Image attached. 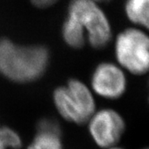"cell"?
I'll use <instances>...</instances> for the list:
<instances>
[{"instance_id":"6da1fadb","label":"cell","mask_w":149,"mask_h":149,"mask_svg":"<svg viewBox=\"0 0 149 149\" xmlns=\"http://www.w3.org/2000/svg\"><path fill=\"white\" fill-rule=\"evenodd\" d=\"M50 53L42 45L22 46L8 38L0 39V74L15 83L40 79L47 69Z\"/></svg>"},{"instance_id":"7a4b0ae2","label":"cell","mask_w":149,"mask_h":149,"mask_svg":"<svg viewBox=\"0 0 149 149\" xmlns=\"http://www.w3.org/2000/svg\"><path fill=\"white\" fill-rule=\"evenodd\" d=\"M53 101L61 117L69 122L82 124L90 120L95 110V102L90 89L77 79L56 88Z\"/></svg>"},{"instance_id":"3957f363","label":"cell","mask_w":149,"mask_h":149,"mask_svg":"<svg viewBox=\"0 0 149 149\" xmlns=\"http://www.w3.org/2000/svg\"><path fill=\"white\" fill-rule=\"evenodd\" d=\"M68 15L74 17L87 32L92 47L101 49L110 42V22L96 3L90 0H71L68 6Z\"/></svg>"},{"instance_id":"277c9868","label":"cell","mask_w":149,"mask_h":149,"mask_svg":"<svg viewBox=\"0 0 149 149\" xmlns=\"http://www.w3.org/2000/svg\"><path fill=\"white\" fill-rule=\"evenodd\" d=\"M115 56L120 65L130 73L143 74L149 66V39L138 28H128L118 34Z\"/></svg>"},{"instance_id":"5b68a950","label":"cell","mask_w":149,"mask_h":149,"mask_svg":"<svg viewBox=\"0 0 149 149\" xmlns=\"http://www.w3.org/2000/svg\"><path fill=\"white\" fill-rule=\"evenodd\" d=\"M125 130V122L115 110L104 109L90 118L89 131L91 138L102 148H113L120 140Z\"/></svg>"},{"instance_id":"8992f818","label":"cell","mask_w":149,"mask_h":149,"mask_svg":"<svg viewBox=\"0 0 149 149\" xmlns=\"http://www.w3.org/2000/svg\"><path fill=\"white\" fill-rule=\"evenodd\" d=\"M91 85L97 95L108 100H116L124 94L127 80L118 65L104 62L97 65L94 70Z\"/></svg>"},{"instance_id":"52a82bcc","label":"cell","mask_w":149,"mask_h":149,"mask_svg":"<svg viewBox=\"0 0 149 149\" xmlns=\"http://www.w3.org/2000/svg\"><path fill=\"white\" fill-rule=\"evenodd\" d=\"M27 149H63L61 129L57 121L45 118L37 123V133Z\"/></svg>"},{"instance_id":"ba28073f","label":"cell","mask_w":149,"mask_h":149,"mask_svg":"<svg viewBox=\"0 0 149 149\" xmlns=\"http://www.w3.org/2000/svg\"><path fill=\"white\" fill-rule=\"evenodd\" d=\"M62 37L69 47L79 49L84 47L85 31L74 17L67 15L62 26Z\"/></svg>"},{"instance_id":"9c48e42d","label":"cell","mask_w":149,"mask_h":149,"mask_svg":"<svg viewBox=\"0 0 149 149\" xmlns=\"http://www.w3.org/2000/svg\"><path fill=\"white\" fill-rule=\"evenodd\" d=\"M125 13L133 23L148 28L149 25V0H127Z\"/></svg>"},{"instance_id":"30bf717a","label":"cell","mask_w":149,"mask_h":149,"mask_svg":"<svg viewBox=\"0 0 149 149\" xmlns=\"http://www.w3.org/2000/svg\"><path fill=\"white\" fill-rule=\"evenodd\" d=\"M22 139L13 128L0 126V149H19Z\"/></svg>"},{"instance_id":"8fae6325","label":"cell","mask_w":149,"mask_h":149,"mask_svg":"<svg viewBox=\"0 0 149 149\" xmlns=\"http://www.w3.org/2000/svg\"><path fill=\"white\" fill-rule=\"evenodd\" d=\"M32 4L36 8H46L48 7H51L56 3L58 0H30Z\"/></svg>"},{"instance_id":"7c38bea8","label":"cell","mask_w":149,"mask_h":149,"mask_svg":"<svg viewBox=\"0 0 149 149\" xmlns=\"http://www.w3.org/2000/svg\"><path fill=\"white\" fill-rule=\"evenodd\" d=\"M90 1H92V2L97 3V2H104V1H109V0H90Z\"/></svg>"},{"instance_id":"4fadbf2b","label":"cell","mask_w":149,"mask_h":149,"mask_svg":"<svg viewBox=\"0 0 149 149\" xmlns=\"http://www.w3.org/2000/svg\"><path fill=\"white\" fill-rule=\"evenodd\" d=\"M110 149H122L120 148H110Z\"/></svg>"}]
</instances>
